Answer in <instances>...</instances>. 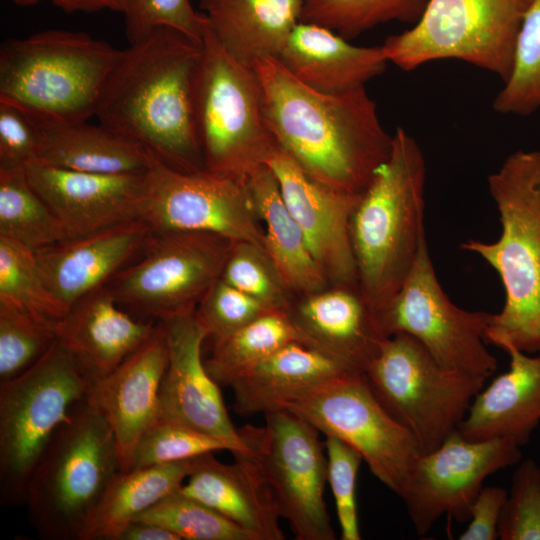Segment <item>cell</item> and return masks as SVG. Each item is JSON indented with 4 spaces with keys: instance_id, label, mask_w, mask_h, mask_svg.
Returning a JSON list of instances; mask_svg holds the SVG:
<instances>
[{
    "instance_id": "6da1fadb",
    "label": "cell",
    "mask_w": 540,
    "mask_h": 540,
    "mask_svg": "<svg viewBox=\"0 0 540 540\" xmlns=\"http://www.w3.org/2000/svg\"><path fill=\"white\" fill-rule=\"evenodd\" d=\"M252 66L263 119L277 145L318 182L361 194L392 146L365 86L324 93L299 81L276 57Z\"/></svg>"
},
{
    "instance_id": "7a4b0ae2",
    "label": "cell",
    "mask_w": 540,
    "mask_h": 540,
    "mask_svg": "<svg viewBox=\"0 0 540 540\" xmlns=\"http://www.w3.org/2000/svg\"><path fill=\"white\" fill-rule=\"evenodd\" d=\"M201 55L202 42L170 27L154 29L120 50L94 117L174 169H204L194 117Z\"/></svg>"
},
{
    "instance_id": "3957f363",
    "label": "cell",
    "mask_w": 540,
    "mask_h": 540,
    "mask_svg": "<svg viewBox=\"0 0 540 540\" xmlns=\"http://www.w3.org/2000/svg\"><path fill=\"white\" fill-rule=\"evenodd\" d=\"M426 163L402 127L362 192L350 221L359 288L377 317L409 274L425 238ZM379 323V322H378Z\"/></svg>"
},
{
    "instance_id": "277c9868",
    "label": "cell",
    "mask_w": 540,
    "mask_h": 540,
    "mask_svg": "<svg viewBox=\"0 0 540 540\" xmlns=\"http://www.w3.org/2000/svg\"><path fill=\"white\" fill-rule=\"evenodd\" d=\"M501 235L495 242L470 239L465 251L482 257L505 290L502 310L492 315L486 343L540 352V150H518L488 177Z\"/></svg>"
},
{
    "instance_id": "5b68a950",
    "label": "cell",
    "mask_w": 540,
    "mask_h": 540,
    "mask_svg": "<svg viewBox=\"0 0 540 540\" xmlns=\"http://www.w3.org/2000/svg\"><path fill=\"white\" fill-rule=\"evenodd\" d=\"M120 470L112 428L83 400L56 430L28 480L25 505L39 537L88 540L98 506Z\"/></svg>"
},
{
    "instance_id": "8992f818",
    "label": "cell",
    "mask_w": 540,
    "mask_h": 540,
    "mask_svg": "<svg viewBox=\"0 0 540 540\" xmlns=\"http://www.w3.org/2000/svg\"><path fill=\"white\" fill-rule=\"evenodd\" d=\"M119 53L84 32L10 38L0 48V98L39 119L87 121Z\"/></svg>"
},
{
    "instance_id": "52a82bcc",
    "label": "cell",
    "mask_w": 540,
    "mask_h": 540,
    "mask_svg": "<svg viewBox=\"0 0 540 540\" xmlns=\"http://www.w3.org/2000/svg\"><path fill=\"white\" fill-rule=\"evenodd\" d=\"M90 378L57 340L30 369L0 383V503L26 504L27 484L56 430L86 399Z\"/></svg>"
},
{
    "instance_id": "ba28073f",
    "label": "cell",
    "mask_w": 540,
    "mask_h": 540,
    "mask_svg": "<svg viewBox=\"0 0 540 540\" xmlns=\"http://www.w3.org/2000/svg\"><path fill=\"white\" fill-rule=\"evenodd\" d=\"M194 117L204 169L245 180L275 140L263 119L261 86L253 66L230 55L203 30L194 86Z\"/></svg>"
},
{
    "instance_id": "9c48e42d",
    "label": "cell",
    "mask_w": 540,
    "mask_h": 540,
    "mask_svg": "<svg viewBox=\"0 0 540 540\" xmlns=\"http://www.w3.org/2000/svg\"><path fill=\"white\" fill-rule=\"evenodd\" d=\"M364 376L383 407L416 439L421 453L458 429L486 378L442 367L415 338L386 337Z\"/></svg>"
},
{
    "instance_id": "30bf717a",
    "label": "cell",
    "mask_w": 540,
    "mask_h": 540,
    "mask_svg": "<svg viewBox=\"0 0 540 540\" xmlns=\"http://www.w3.org/2000/svg\"><path fill=\"white\" fill-rule=\"evenodd\" d=\"M531 0H428L413 26L388 36L389 63L411 71L455 59L509 77L516 38Z\"/></svg>"
},
{
    "instance_id": "8fae6325",
    "label": "cell",
    "mask_w": 540,
    "mask_h": 540,
    "mask_svg": "<svg viewBox=\"0 0 540 540\" xmlns=\"http://www.w3.org/2000/svg\"><path fill=\"white\" fill-rule=\"evenodd\" d=\"M233 243L205 232H152L107 287L121 307L146 320L193 310L221 277Z\"/></svg>"
},
{
    "instance_id": "7c38bea8",
    "label": "cell",
    "mask_w": 540,
    "mask_h": 540,
    "mask_svg": "<svg viewBox=\"0 0 540 540\" xmlns=\"http://www.w3.org/2000/svg\"><path fill=\"white\" fill-rule=\"evenodd\" d=\"M325 436L356 449L371 473L398 495L422 454L411 432L394 419L364 374H345L306 390L286 403Z\"/></svg>"
},
{
    "instance_id": "4fadbf2b",
    "label": "cell",
    "mask_w": 540,
    "mask_h": 540,
    "mask_svg": "<svg viewBox=\"0 0 540 540\" xmlns=\"http://www.w3.org/2000/svg\"><path fill=\"white\" fill-rule=\"evenodd\" d=\"M492 315L452 303L437 279L424 240L378 322L386 337L402 333L415 338L442 367L487 379L497 369L484 338Z\"/></svg>"
},
{
    "instance_id": "5bb4252c",
    "label": "cell",
    "mask_w": 540,
    "mask_h": 540,
    "mask_svg": "<svg viewBox=\"0 0 540 540\" xmlns=\"http://www.w3.org/2000/svg\"><path fill=\"white\" fill-rule=\"evenodd\" d=\"M264 416L263 427L240 431L259 460L280 517L297 540H334L324 499L327 456L320 432L287 409Z\"/></svg>"
},
{
    "instance_id": "9a60e30c",
    "label": "cell",
    "mask_w": 540,
    "mask_h": 540,
    "mask_svg": "<svg viewBox=\"0 0 540 540\" xmlns=\"http://www.w3.org/2000/svg\"><path fill=\"white\" fill-rule=\"evenodd\" d=\"M257 219L245 180L180 171L150 152L139 220L152 232H205L264 249Z\"/></svg>"
},
{
    "instance_id": "2e32d148",
    "label": "cell",
    "mask_w": 540,
    "mask_h": 540,
    "mask_svg": "<svg viewBox=\"0 0 540 540\" xmlns=\"http://www.w3.org/2000/svg\"><path fill=\"white\" fill-rule=\"evenodd\" d=\"M521 458V446L510 439L469 440L458 429L436 449L420 454L398 493L416 533L425 535L443 515L469 520L484 480Z\"/></svg>"
},
{
    "instance_id": "e0dca14e",
    "label": "cell",
    "mask_w": 540,
    "mask_h": 540,
    "mask_svg": "<svg viewBox=\"0 0 540 540\" xmlns=\"http://www.w3.org/2000/svg\"><path fill=\"white\" fill-rule=\"evenodd\" d=\"M163 323L168 363L160 392V417L215 436L232 452L250 449L227 412L219 385L202 360V344L210 336L196 308L159 320Z\"/></svg>"
},
{
    "instance_id": "ac0fdd59",
    "label": "cell",
    "mask_w": 540,
    "mask_h": 540,
    "mask_svg": "<svg viewBox=\"0 0 540 540\" xmlns=\"http://www.w3.org/2000/svg\"><path fill=\"white\" fill-rule=\"evenodd\" d=\"M264 163L275 175L283 200L327 280L338 286L358 284L350 221L362 193L318 182L277 143Z\"/></svg>"
},
{
    "instance_id": "d6986e66",
    "label": "cell",
    "mask_w": 540,
    "mask_h": 540,
    "mask_svg": "<svg viewBox=\"0 0 540 540\" xmlns=\"http://www.w3.org/2000/svg\"><path fill=\"white\" fill-rule=\"evenodd\" d=\"M168 363L166 333L158 321L149 338L111 372L90 379L86 400L114 433L121 471L132 468L143 433L159 418V392Z\"/></svg>"
},
{
    "instance_id": "ffe728a7",
    "label": "cell",
    "mask_w": 540,
    "mask_h": 540,
    "mask_svg": "<svg viewBox=\"0 0 540 540\" xmlns=\"http://www.w3.org/2000/svg\"><path fill=\"white\" fill-rule=\"evenodd\" d=\"M25 171L69 238L139 220L144 174H96L38 162L26 165Z\"/></svg>"
},
{
    "instance_id": "44dd1931",
    "label": "cell",
    "mask_w": 540,
    "mask_h": 540,
    "mask_svg": "<svg viewBox=\"0 0 540 540\" xmlns=\"http://www.w3.org/2000/svg\"><path fill=\"white\" fill-rule=\"evenodd\" d=\"M151 234L144 222L134 220L41 248L35 257L46 285L71 307L137 258Z\"/></svg>"
},
{
    "instance_id": "7402d4cb",
    "label": "cell",
    "mask_w": 540,
    "mask_h": 540,
    "mask_svg": "<svg viewBox=\"0 0 540 540\" xmlns=\"http://www.w3.org/2000/svg\"><path fill=\"white\" fill-rule=\"evenodd\" d=\"M288 315L300 341L363 374L386 338L359 285L309 294Z\"/></svg>"
},
{
    "instance_id": "603a6c76",
    "label": "cell",
    "mask_w": 540,
    "mask_h": 540,
    "mask_svg": "<svg viewBox=\"0 0 540 540\" xmlns=\"http://www.w3.org/2000/svg\"><path fill=\"white\" fill-rule=\"evenodd\" d=\"M232 454L231 464L218 461L213 453L199 456L179 491L218 511L254 540L285 539L273 492L254 450Z\"/></svg>"
},
{
    "instance_id": "cb8c5ba5",
    "label": "cell",
    "mask_w": 540,
    "mask_h": 540,
    "mask_svg": "<svg viewBox=\"0 0 540 540\" xmlns=\"http://www.w3.org/2000/svg\"><path fill=\"white\" fill-rule=\"evenodd\" d=\"M157 322L134 318L106 285L75 302L54 329L56 340L84 373L95 379L111 372L139 348Z\"/></svg>"
},
{
    "instance_id": "d4e9b609",
    "label": "cell",
    "mask_w": 540,
    "mask_h": 540,
    "mask_svg": "<svg viewBox=\"0 0 540 540\" xmlns=\"http://www.w3.org/2000/svg\"><path fill=\"white\" fill-rule=\"evenodd\" d=\"M277 59L299 81L324 93L365 86L389 63L381 45H353L329 28L303 21L293 28Z\"/></svg>"
},
{
    "instance_id": "484cf974",
    "label": "cell",
    "mask_w": 540,
    "mask_h": 540,
    "mask_svg": "<svg viewBox=\"0 0 540 540\" xmlns=\"http://www.w3.org/2000/svg\"><path fill=\"white\" fill-rule=\"evenodd\" d=\"M502 349L510 357L509 370L477 393L458 430L469 440L507 438L522 447L540 422V352Z\"/></svg>"
},
{
    "instance_id": "4316f807",
    "label": "cell",
    "mask_w": 540,
    "mask_h": 540,
    "mask_svg": "<svg viewBox=\"0 0 540 540\" xmlns=\"http://www.w3.org/2000/svg\"><path fill=\"white\" fill-rule=\"evenodd\" d=\"M354 374L332 357L300 341L291 342L243 371L230 388L242 417L283 409L308 389Z\"/></svg>"
},
{
    "instance_id": "83f0119b",
    "label": "cell",
    "mask_w": 540,
    "mask_h": 540,
    "mask_svg": "<svg viewBox=\"0 0 540 540\" xmlns=\"http://www.w3.org/2000/svg\"><path fill=\"white\" fill-rule=\"evenodd\" d=\"M34 119L42 134L38 163L106 175H140L149 167L148 149L100 123Z\"/></svg>"
},
{
    "instance_id": "f1b7e54d",
    "label": "cell",
    "mask_w": 540,
    "mask_h": 540,
    "mask_svg": "<svg viewBox=\"0 0 540 540\" xmlns=\"http://www.w3.org/2000/svg\"><path fill=\"white\" fill-rule=\"evenodd\" d=\"M199 8L227 52L252 66L279 56L301 21L303 0H199Z\"/></svg>"
},
{
    "instance_id": "f546056e",
    "label": "cell",
    "mask_w": 540,
    "mask_h": 540,
    "mask_svg": "<svg viewBox=\"0 0 540 540\" xmlns=\"http://www.w3.org/2000/svg\"><path fill=\"white\" fill-rule=\"evenodd\" d=\"M245 181L255 213L265 226L264 250L286 287L307 295L322 291L328 280L288 210L272 170L265 163L260 164Z\"/></svg>"
},
{
    "instance_id": "4dcf8cb0",
    "label": "cell",
    "mask_w": 540,
    "mask_h": 540,
    "mask_svg": "<svg viewBox=\"0 0 540 540\" xmlns=\"http://www.w3.org/2000/svg\"><path fill=\"white\" fill-rule=\"evenodd\" d=\"M197 458L118 471L98 506L88 540H117L141 514L181 488Z\"/></svg>"
},
{
    "instance_id": "1f68e13d",
    "label": "cell",
    "mask_w": 540,
    "mask_h": 540,
    "mask_svg": "<svg viewBox=\"0 0 540 540\" xmlns=\"http://www.w3.org/2000/svg\"><path fill=\"white\" fill-rule=\"evenodd\" d=\"M294 341H300V337L288 313L268 312L241 329L215 339L205 367L219 386H230L243 371Z\"/></svg>"
},
{
    "instance_id": "d6a6232c",
    "label": "cell",
    "mask_w": 540,
    "mask_h": 540,
    "mask_svg": "<svg viewBox=\"0 0 540 540\" xmlns=\"http://www.w3.org/2000/svg\"><path fill=\"white\" fill-rule=\"evenodd\" d=\"M0 236L34 252L69 238L61 221L31 186L25 167L0 168Z\"/></svg>"
},
{
    "instance_id": "836d02e7",
    "label": "cell",
    "mask_w": 540,
    "mask_h": 540,
    "mask_svg": "<svg viewBox=\"0 0 540 540\" xmlns=\"http://www.w3.org/2000/svg\"><path fill=\"white\" fill-rule=\"evenodd\" d=\"M428 0H303L301 21L329 28L347 40L387 22L414 24Z\"/></svg>"
},
{
    "instance_id": "e575fe53",
    "label": "cell",
    "mask_w": 540,
    "mask_h": 540,
    "mask_svg": "<svg viewBox=\"0 0 540 540\" xmlns=\"http://www.w3.org/2000/svg\"><path fill=\"white\" fill-rule=\"evenodd\" d=\"M0 300L52 323L59 321L70 309L46 285L35 252L17 241L1 236Z\"/></svg>"
},
{
    "instance_id": "d590c367",
    "label": "cell",
    "mask_w": 540,
    "mask_h": 540,
    "mask_svg": "<svg viewBox=\"0 0 540 540\" xmlns=\"http://www.w3.org/2000/svg\"><path fill=\"white\" fill-rule=\"evenodd\" d=\"M502 114L529 116L540 108V0H531L523 17L511 71L494 99Z\"/></svg>"
},
{
    "instance_id": "8d00e7d4",
    "label": "cell",
    "mask_w": 540,
    "mask_h": 540,
    "mask_svg": "<svg viewBox=\"0 0 540 540\" xmlns=\"http://www.w3.org/2000/svg\"><path fill=\"white\" fill-rule=\"evenodd\" d=\"M55 323L0 300V383L36 364L56 342Z\"/></svg>"
},
{
    "instance_id": "74e56055",
    "label": "cell",
    "mask_w": 540,
    "mask_h": 540,
    "mask_svg": "<svg viewBox=\"0 0 540 540\" xmlns=\"http://www.w3.org/2000/svg\"><path fill=\"white\" fill-rule=\"evenodd\" d=\"M136 520L158 524L181 540H254L242 527L179 490L162 499Z\"/></svg>"
},
{
    "instance_id": "f35d334b",
    "label": "cell",
    "mask_w": 540,
    "mask_h": 540,
    "mask_svg": "<svg viewBox=\"0 0 540 540\" xmlns=\"http://www.w3.org/2000/svg\"><path fill=\"white\" fill-rule=\"evenodd\" d=\"M219 450L232 452V447L215 436L159 416L140 437L131 469L189 460Z\"/></svg>"
},
{
    "instance_id": "ab89813d",
    "label": "cell",
    "mask_w": 540,
    "mask_h": 540,
    "mask_svg": "<svg viewBox=\"0 0 540 540\" xmlns=\"http://www.w3.org/2000/svg\"><path fill=\"white\" fill-rule=\"evenodd\" d=\"M275 311L288 312V289L265 250L249 242H234L220 277Z\"/></svg>"
},
{
    "instance_id": "60d3db41",
    "label": "cell",
    "mask_w": 540,
    "mask_h": 540,
    "mask_svg": "<svg viewBox=\"0 0 540 540\" xmlns=\"http://www.w3.org/2000/svg\"><path fill=\"white\" fill-rule=\"evenodd\" d=\"M498 538L540 540V466L532 458L518 462L503 505Z\"/></svg>"
},
{
    "instance_id": "b9f144b4",
    "label": "cell",
    "mask_w": 540,
    "mask_h": 540,
    "mask_svg": "<svg viewBox=\"0 0 540 540\" xmlns=\"http://www.w3.org/2000/svg\"><path fill=\"white\" fill-rule=\"evenodd\" d=\"M125 34L135 43L154 29L170 27L202 42L206 18L190 0H120Z\"/></svg>"
},
{
    "instance_id": "7bdbcfd3",
    "label": "cell",
    "mask_w": 540,
    "mask_h": 540,
    "mask_svg": "<svg viewBox=\"0 0 540 540\" xmlns=\"http://www.w3.org/2000/svg\"><path fill=\"white\" fill-rule=\"evenodd\" d=\"M327 482L330 485L342 540H360L356 481L363 461L361 454L343 440L325 436Z\"/></svg>"
},
{
    "instance_id": "ee69618b",
    "label": "cell",
    "mask_w": 540,
    "mask_h": 540,
    "mask_svg": "<svg viewBox=\"0 0 540 540\" xmlns=\"http://www.w3.org/2000/svg\"><path fill=\"white\" fill-rule=\"evenodd\" d=\"M215 339L227 336L275 310L219 278L196 307Z\"/></svg>"
},
{
    "instance_id": "f6af8a7d",
    "label": "cell",
    "mask_w": 540,
    "mask_h": 540,
    "mask_svg": "<svg viewBox=\"0 0 540 540\" xmlns=\"http://www.w3.org/2000/svg\"><path fill=\"white\" fill-rule=\"evenodd\" d=\"M42 134L37 121L20 106L0 98V168L36 162Z\"/></svg>"
},
{
    "instance_id": "bcb514c9",
    "label": "cell",
    "mask_w": 540,
    "mask_h": 540,
    "mask_svg": "<svg viewBox=\"0 0 540 540\" xmlns=\"http://www.w3.org/2000/svg\"><path fill=\"white\" fill-rule=\"evenodd\" d=\"M508 491L500 486H483L470 509V522L460 540H496L498 523Z\"/></svg>"
},
{
    "instance_id": "7dc6e473",
    "label": "cell",
    "mask_w": 540,
    "mask_h": 540,
    "mask_svg": "<svg viewBox=\"0 0 540 540\" xmlns=\"http://www.w3.org/2000/svg\"><path fill=\"white\" fill-rule=\"evenodd\" d=\"M21 7L33 6L43 0H10ZM54 5L66 13L85 12L93 13L102 10L121 12L120 0H51Z\"/></svg>"
},
{
    "instance_id": "c3c4849f",
    "label": "cell",
    "mask_w": 540,
    "mask_h": 540,
    "mask_svg": "<svg viewBox=\"0 0 540 540\" xmlns=\"http://www.w3.org/2000/svg\"><path fill=\"white\" fill-rule=\"evenodd\" d=\"M117 540H181L176 534L154 523L136 520L130 523Z\"/></svg>"
}]
</instances>
